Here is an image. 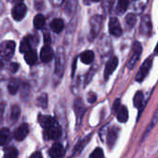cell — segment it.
Masks as SVG:
<instances>
[{
	"label": "cell",
	"instance_id": "cell-3",
	"mask_svg": "<svg viewBox=\"0 0 158 158\" xmlns=\"http://www.w3.org/2000/svg\"><path fill=\"white\" fill-rule=\"evenodd\" d=\"M142 52V48L139 42H135L133 44L132 47V55L127 62V67L129 69H133L134 66L136 65V63L138 62V60H139V57L141 55Z\"/></svg>",
	"mask_w": 158,
	"mask_h": 158
},
{
	"label": "cell",
	"instance_id": "cell-4",
	"mask_svg": "<svg viewBox=\"0 0 158 158\" xmlns=\"http://www.w3.org/2000/svg\"><path fill=\"white\" fill-rule=\"evenodd\" d=\"M27 12V8L23 3H20V4H16L14 6V8L12 9V17L15 21H21L23 19V17L25 16Z\"/></svg>",
	"mask_w": 158,
	"mask_h": 158
},
{
	"label": "cell",
	"instance_id": "cell-5",
	"mask_svg": "<svg viewBox=\"0 0 158 158\" xmlns=\"http://www.w3.org/2000/svg\"><path fill=\"white\" fill-rule=\"evenodd\" d=\"M140 33L143 35L150 36L152 34V23L149 15H144L141 18V23H140V28H139Z\"/></svg>",
	"mask_w": 158,
	"mask_h": 158
},
{
	"label": "cell",
	"instance_id": "cell-18",
	"mask_svg": "<svg viewBox=\"0 0 158 158\" xmlns=\"http://www.w3.org/2000/svg\"><path fill=\"white\" fill-rule=\"evenodd\" d=\"M143 101H144V94L141 91H138L136 92L134 99H133V103L134 106L136 108H140L143 104Z\"/></svg>",
	"mask_w": 158,
	"mask_h": 158
},
{
	"label": "cell",
	"instance_id": "cell-32",
	"mask_svg": "<svg viewBox=\"0 0 158 158\" xmlns=\"http://www.w3.org/2000/svg\"><path fill=\"white\" fill-rule=\"evenodd\" d=\"M30 158H43L42 157V154H41V152H34L32 155H31V157Z\"/></svg>",
	"mask_w": 158,
	"mask_h": 158
},
{
	"label": "cell",
	"instance_id": "cell-1",
	"mask_svg": "<svg viewBox=\"0 0 158 158\" xmlns=\"http://www.w3.org/2000/svg\"><path fill=\"white\" fill-rule=\"evenodd\" d=\"M152 56H150L140 66L137 75H136V78H135V80L137 82H142L145 77L148 75L151 68H152Z\"/></svg>",
	"mask_w": 158,
	"mask_h": 158
},
{
	"label": "cell",
	"instance_id": "cell-8",
	"mask_svg": "<svg viewBox=\"0 0 158 158\" xmlns=\"http://www.w3.org/2000/svg\"><path fill=\"white\" fill-rule=\"evenodd\" d=\"M28 133H29V127H28V125L27 124H23V125H21L15 130V132H14V138L17 140L21 141V140H23V139H24L26 138V136L28 135Z\"/></svg>",
	"mask_w": 158,
	"mask_h": 158
},
{
	"label": "cell",
	"instance_id": "cell-28",
	"mask_svg": "<svg viewBox=\"0 0 158 158\" xmlns=\"http://www.w3.org/2000/svg\"><path fill=\"white\" fill-rule=\"evenodd\" d=\"M89 158H103V151L101 148H96L89 155Z\"/></svg>",
	"mask_w": 158,
	"mask_h": 158
},
{
	"label": "cell",
	"instance_id": "cell-12",
	"mask_svg": "<svg viewBox=\"0 0 158 158\" xmlns=\"http://www.w3.org/2000/svg\"><path fill=\"white\" fill-rule=\"evenodd\" d=\"M116 117L119 122L126 123L128 119V111L126 106H119V108L116 110Z\"/></svg>",
	"mask_w": 158,
	"mask_h": 158
},
{
	"label": "cell",
	"instance_id": "cell-11",
	"mask_svg": "<svg viewBox=\"0 0 158 158\" xmlns=\"http://www.w3.org/2000/svg\"><path fill=\"white\" fill-rule=\"evenodd\" d=\"M53 50L49 46H45L44 48H42L41 52H40V58L42 60V61L44 62H48L52 60L53 58Z\"/></svg>",
	"mask_w": 158,
	"mask_h": 158
},
{
	"label": "cell",
	"instance_id": "cell-26",
	"mask_svg": "<svg viewBox=\"0 0 158 158\" xmlns=\"http://www.w3.org/2000/svg\"><path fill=\"white\" fill-rule=\"evenodd\" d=\"M157 119H158V109H157V111L155 112V114H154V116H153V118H152V122H151V124L149 125V127H148V128H147V130L145 131V133H144V136H143V139L147 136V134L152 130V128L155 126V124H156V122H157Z\"/></svg>",
	"mask_w": 158,
	"mask_h": 158
},
{
	"label": "cell",
	"instance_id": "cell-23",
	"mask_svg": "<svg viewBox=\"0 0 158 158\" xmlns=\"http://www.w3.org/2000/svg\"><path fill=\"white\" fill-rule=\"evenodd\" d=\"M128 4H129L128 0H119L118 5H117V11L119 13L125 12L128 8Z\"/></svg>",
	"mask_w": 158,
	"mask_h": 158
},
{
	"label": "cell",
	"instance_id": "cell-27",
	"mask_svg": "<svg viewBox=\"0 0 158 158\" xmlns=\"http://www.w3.org/2000/svg\"><path fill=\"white\" fill-rule=\"evenodd\" d=\"M20 114H21V109L19 106L17 105H14L11 109V119L12 120H17L20 116Z\"/></svg>",
	"mask_w": 158,
	"mask_h": 158
},
{
	"label": "cell",
	"instance_id": "cell-37",
	"mask_svg": "<svg viewBox=\"0 0 158 158\" xmlns=\"http://www.w3.org/2000/svg\"><path fill=\"white\" fill-rule=\"evenodd\" d=\"M2 65H3V64H2V62H1V61H0V66H2Z\"/></svg>",
	"mask_w": 158,
	"mask_h": 158
},
{
	"label": "cell",
	"instance_id": "cell-16",
	"mask_svg": "<svg viewBox=\"0 0 158 158\" xmlns=\"http://www.w3.org/2000/svg\"><path fill=\"white\" fill-rule=\"evenodd\" d=\"M117 136H118V129L117 128L113 127L109 130L108 136H107V141H108V145L110 147H112L114 144V142L116 141Z\"/></svg>",
	"mask_w": 158,
	"mask_h": 158
},
{
	"label": "cell",
	"instance_id": "cell-13",
	"mask_svg": "<svg viewBox=\"0 0 158 158\" xmlns=\"http://www.w3.org/2000/svg\"><path fill=\"white\" fill-rule=\"evenodd\" d=\"M38 122L46 129L49 128L55 123L54 119L51 116H49V115H39L38 116Z\"/></svg>",
	"mask_w": 158,
	"mask_h": 158
},
{
	"label": "cell",
	"instance_id": "cell-34",
	"mask_svg": "<svg viewBox=\"0 0 158 158\" xmlns=\"http://www.w3.org/2000/svg\"><path fill=\"white\" fill-rule=\"evenodd\" d=\"M154 55H158V43H157V45H156V47L154 48Z\"/></svg>",
	"mask_w": 158,
	"mask_h": 158
},
{
	"label": "cell",
	"instance_id": "cell-29",
	"mask_svg": "<svg viewBox=\"0 0 158 158\" xmlns=\"http://www.w3.org/2000/svg\"><path fill=\"white\" fill-rule=\"evenodd\" d=\"M38 103L40 104V106H42L43 108L47 107V103H48V98H47V95H43V96H40L38 98Z\"/></svg>",
	"mask_w": 158,
	"mask_h": 158
},
{
	"label": "cell",
	"instance_id": "cell-21",
	"mask_svg": "<svg viewBox=\"0 0 158 158\" xmlns=\"http://www.w3.org/2000/svg\"><path fill=\"white\" fill-rule=\"evenodd\" d=\"M29 50H31V44L28 40V38H24L22 42H21V45H20V51L22 53H26L28 52Z\"/></svg>",
	"mask_w": 158,
	"mask_h": 158
},
{
	"label": "cell",
	"instance_id": "cell-17",
	"mask_svg": "<svg viewBox=\"0 0 158 158\" xmlns=\"http://www.w3.org/2000/svg\"><path fill=\"white\" fill-rule=\"evenodd\" d=\"M24 59H25V61L30 64V65H33L36 62L37 60V54L35 50H29L28 52H26L24 54Z\"/></svg>",
	"mask_w": 158,
	"mask_h": 158
},
{
	"label": "cell",
	"instance_id": "cell-22",
	"mask_svg": "<svg viewBox=\"0 0 158 158\" xmlns=\"http://www.w3.org/2000/svg\"><path fill=\"white\" fill-rule=\"evenodd\" d=\"M8 89H9V91L11 94H15L18 91V89H19L18 80H16V79H11V80L10 81V83H9Z\"/></svg>",
	"mask_w": 158,
	"mask_h": 158
},
{
	"label": "cell",
	"instance_id": "cell-35",
	"mask_svg": "<svg viewBox=\"0 0 158 158\" xmlns=\"http://www.w3.org/2000/svg\"><path fill=\"white\" fill-rule=\"evenodd\" d=\"M22 1H23V0H13V2H14V3H17V4L22 3Z\"/></svg>",
	"mask_w": 158,
	"mask_h": 158
},
{
	"label": "cell",
	"instance_id": "cell-10",
	"mask_svg": "<svg viewBox=\"0 0 158 158\" xmlns=\"http://www.w3.org/2000/svg\"><path fill=\"white\" fill-rule=\"evenodd\" d=\"M60 134H61V130L56 123H54L53 126H51L49 128L47 129V135L48 139H58L60 137Z\"/></svg>",
	"mask_w": 158,
	"mask_h": 158
},
{
	"label": "cell",
	"instance_id": "cell-2",
	"mask_svg": "<svg viewBox=\"0 0 158 158\" xmlns=\"http://www.w3.org/2000/svg\"><path fill=\"white\" fill-rule=\"evenodd\" d=\"M15 51V43L13 41H5L0 45V57L10 59Z\"/></svg>",
	"mask_w": 158,
	"mask_h": 158
},
{
	"label": "cell",
	"instance_id": "cell-14",
	"mask_svg": "<svg viewBox=\"0 0 158 158\" xmlns=\"http://www.w3.org/2000/svg\"><path fill=\"white\" fill-rule=\"evenodd\" d=\"M94 53L91 50H86L80 55V60L85 64H90L94 60Z\"/></svg>",
	"mask_w": 158,
	"mask_h": 158
},
{
	"label": "cell",
	"instance_id": "cell-33",
	"mask_svg": "<svg viewBox=\"0 0 158 158\" xmlns=\"http://www.w3.org/2000/svg\"><path fill=\"white\" fill-rule=\"evenodd\" d=\"M10 67H11V72H12V73H15V72H17V70H18L19 64H18V63H12Z\"/></svg>",
	"mask_w": 158,
	"mask_h": 158
},
{
	"label": "cell",
	"instance_id": "cell-25",
	"mask_svg": "<svg viewBox=\"0 0 158 158\" xmlns=\"http://www.w3.org/2000/svg\"><path fill=\"white\" fill-rule=\"evenodd\" d=\"M5 158H18V151L14 147H11L6 151Z\"/></svg>",
	"mask_w": 158,
	"mask_h": 158
},
{
	"label": "cell",
	"instance_id": "cell-6",
	"mask_svg": "<svg viewBox=\"0 0 158 158\" xmlns=\"http://www.w3.org/2000/svg\"><path fill=\"white\" fill-rule=\"evenodd\" d=\"M109 32L114 36H120L123 33L119 21L116 18H111L109 22Z\"/></svg>",
	"mask_w": 158,
	"mask_h": 158
},
{
	"label": "cell",
	"instance_id": "cell-20",
	"mask_svg": "<svg viewBox=\"0 0 158 158\" xmlns=\"http://www.w3.org/2000/svg\"><path fill=\"white\" fill-rule=\"evenodd\" d=\"M10 137V130L7 127L0 129V146L5 145Z\"/></svg>",
	"mask_w": 158,
	"mask_h": 158
},
{
	"label": "cell",
	"instance_id": "cell-24",
	"mask_svg": "<svg viewBox=\"0 0 158 158\" xmlns=\"http://www.w3.org/2000/svg\"><path fill=\"white\" fill-rule=\"evenodd\" d=\"M136 22H137V18H136V15H135V14L129 13V14L127 15V17H126V23H127V24L129 27L132 28V27L135 25Z\"/></svg>",
	"mask_w": 158,
	"mask_h": 158
},
{
	"label": "cell",
	"instance_id": "cell-9",
	"mask_svg": "<svg viewBox=\"0 0 158 158\" xmlns=\"http://www.w3.org/2000/svg\"><path fill=\"white\" fill-rule=\"evenodd\" d=\"M64 154V149L60 143H55L49 150V155L51 158H62Z\"/></svg>",
	"mask_w": 158,
	"mask_h": 158
},
{
	"label": "cell",
	"instance_id": "cell-19",
	"mask_svg": "<svg viewBox=\"0 0 158 158\" xmlns=\"http://www.w3.org/2000/svg\"><path fill=\"white\" fill-rule=\"evenodd\" d=\"M45 17L42 14H37L34 19V25L36 29H42L45 26Z\"/></svg>",
	"mask_w": 158,
	"mask_h": 158
},
{
	"label": "cell",
	"instance_id": "cell-31",
	"mask_svg": "<svg viewBox=\"0 0 158 158\" xmlns=\"http://www.w3.org/2000/svg\"><path fill=\"white\" fill-rule=\"evenodd\" d=\"M44 42H45L46 46H49V44H50V36H49L48 34L44 35Z\"/></svg>",
	"mask_w": 158,
	"mask_h": 158
},
{
	"label": "cell",
	"instance_id": "cell-30",
	"mask_svg": "<svg viewBox=\"0 0 158 158\" xmlns=\"http://www.w3.org/2000/svg\"><path fill=\"white\" fill-rule=\"evenodd\" d=\"M88 101H89V102H90V103H93V102H96V95H95L94 93L90 92V93L89 94Z\"/></svg>",
	"mask_w": 158,
	"mask_h": 158
},
{
	"label": "cell",
	"instance_id": "cell-7",
	"mask_svg": "<svg viewBox=\"0 0 158 158\" xmlns=\"http://www.w3.org/2000/svg\"><path fill=\"white\" fill-rule=\"evenodd\" d=\"M118 65V59L117 57H112L108 62L106 63V66H105V71H104V77L107 79L116 69Z\"/></svg>",
	"mask_w": 158,
	"mask_h": 158
},
{
	"label": "cell",
	"instance_id": "cell-15",
	"mask_svg": "<svg viewBox=\"0 0 158 158\" xmlns=\"http://www.w3.org/2000/svg\"><path fill=\"white\" fill-rule=\"evenodd\" d=\"M50 27H51V29H52L53 32L59 34V33H60L63 30V27H64L63 21L61 19H55V20H53L51 22Z\"/></svg>",
	"mask_w": 158,
	"mask_h": 158
},
{
	"label": "cell",
	"instance_id": "cell-36",
	"mask_svg": "<svg viewBox=\"0 0 158 158\" xmlns=\"http://www.w3.org/2000/svg\"><path fill=\"white\" fill-rule=\"evenodd\" d=\"M92 1H94V2H99V1H101V0H92Z\"/></svg>",
	"mask_w": 158,
	"mask_h": 158
}]
</instances>
